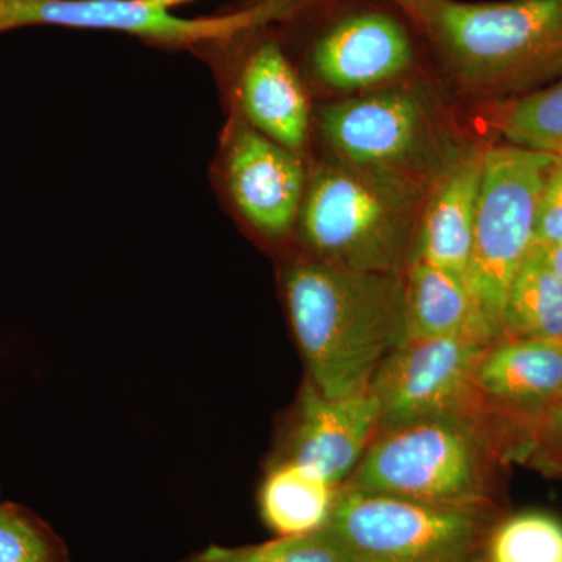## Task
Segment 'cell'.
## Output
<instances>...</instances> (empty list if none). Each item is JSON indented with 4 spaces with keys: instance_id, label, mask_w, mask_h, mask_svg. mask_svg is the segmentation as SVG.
<instances>
[{
    "instance_id": "6da1fadb",
    "label": "cell",
    "mask_w": 562,
    "mask_h": 562,
    "mask_svg": "<svg viewBox=\"0 0 562 562\" xmlns=\"http://www.w3.org/2000/svg\"><path fill=\"white\" fill-rule=\"evenodd\" d=\"M283 286L317 390L331 398L371 390L406 342L405 272L358 271L312 257L288 266Z\"/></svg>"
},
{
    "instance_id": "7a4b0ae2",
    "label": "cell",
    "mask_w": 562,
    "mask_h": 562,
    "mask_svg": "<svg viewBox=\"0 0 562 562\" xmlns=\"http://www.w3.org/2000/svg\"><path fill=\"white\" fill-rule=\"evenodd\" d=\"M420 29L443 76L503 102L562 77V0H425Z\"/></svg>"
},
{
    "instance_id": "3957f363",
    "label": "cell",
    "mask_w": 562,
    "mask_h": 562,
    "mask_svg": "<svg viewBox=\"0 0 562 562\" xmlns=\"http://www.w3.org/2000/svg\"><path fill=\"white\" fill-rule=\"evenodd\" d=\"M432 187L333 157L308 173L297 221L303 243L333 265L405 272Z\"/></svg>"
},
{
    "instance_id": "277c9868",
    "label": "cell",
    "mask_w": 562,
    "mask_h": 562,
    "mask_svg": "<svg viewBox=\"0 0 562 562\" xmlns=\"http://www.w3.org/2000/svg\"><path fill=\"white\" fill-rule=\"evenodd\" d=\"M425 83L409 79L322 106L316 124L333 157L435 184L469 140L441 95Z\"/></svg>"
},
{
    "instance_id": "5b68a950",
    "label": "cell",
    "mask_w": 562,
    "mask_h": 562,
    "mask_svg": "<svg viewBox=\"0 0 562 562\" xmlns=\"http://www.w3.org/2000/svg\"><path fill=\"white\" fill-rule=\"evenodd\" d=\"M482 424L428 417L380 428L347 484L453 508H490Z\"/></svg>"
},
{
    "instance_id": "8992f818",
    "label": "cell",
    "mask_w": 562,
    "mask_h": 562,
    "mask_svg": "<svg viewBox=\"0 0 562 562\" xmlns=\"http://www.w3.org/2000/svg\"><path fill=\"white\" fill-rule=\"evenodd\" d=\"M557 158L509 143L484 147L465 286L494 342L509 286L535 244L543 181Z\"/></svg>"
},
{
    "instance_id": "52a82bcc",
    "label": "cell",
    "mask_w": 562,
    "mask_h": 562,
    "mask_svg": "<svg viewBox=\"0 0 562 562\" xmlns=\"http://www.w3.org/2000/svg\"><path fill=\"white\" fill-rule=\"evenodd\" d=\"M295 13L313 24L305 46L310 72L336 94L414 79L428 46L395 0H301Z\"/></svg>"
},
{
    "instance_id": "ba28073f",
    "label": "cell",
    "mask_w": 562,
    "mask_h": 562,
    "mask_svg": "<svg viewBox=\"0 0 562 562\" xmlns=\"http://www.w3.org/2000/svg\"><path fill=\"white\" fill-rule=\"evenodd\" d=\"M491 508H453L339 487L325 530L346 562H479Z\"/></svg>"
},
{
    "instance_id": "9c48e42d",
    "label": "cell",
    "mask_w": 562,
    "mask_h": 562,
    "mask_svg": "<svg viewBox=\"0 0 562 562\" xmlns=\"http://www.w3.org/2000/svg\"><path fill=\"white\" fill-rule=\"evenodd\" d=\"M491 344L472 336L406 341L371 384L382 409L380 428L428 417H460L480 424L490 403L476 384Z\"/></svg>"
},
{
    "instance_id": "30bf717a",
    "label": "cell",
    "mask_w": 562,
    "mask_h": 562,
    "mask_svg": "<svg viewBox=\"0 0 562 562\" xmlns=\"http://www.w3.org/2000/svg\"><path fill=\"white\" fill-rule=\"evenodd\" d=\"M279 18L272 5H247L225 16L190 20L154 9L146 0H0V33L57 25L128 33L172 47L231 43L243 33L276 24Z\"/></svg>"
},
{
    "instance_id": "8fae6325",
    "label": "cell",
    "mask_w": 562,
    "mask_h": 562,
    "mask_svg": "<svg viewBox=\"0 0 562 562\" xmlns=\"http://www.w3.org/2000/svg\"><path fill=\"white\" fill-rule=\"evenodd\" d=\"M380 419V402L371 390L331 398L308 380L299 395L283 461L341 486L360 464Z\"/></svg>"
},
{
    "instance_id": "7c38bea8",
    "label": "cell",
    "mask_w": 562,
    "mask_h": 562,
    "mask_svg": "<svg viewBox=\"0 0 562 562\" xmlns=\"http://www.w3.org/2000/svg\"><path fill=\"white\" fill-rule=\"evenodd\" d=\"M225 180L244 221L269 239H281L297 227L308 172L302 155L244 127L233 136Z\"/></svg>"
},
{
    "instance_id": "4fadbf2b",
    "label": "cell",
    "mask_w": 562,
    "mask_h": 562,
    "mask_svg": "<svg viewBox=\"0 0 562 562\" xmlns=\"http://www.w3.org/2000/svg\"><path fill=\"white\" fill-rule=\"evenodd\" d=\"M239 102L254 131L295 154L305 151L312 110L279 40L266 36L250 47L239 74Z\"/></svg>"
},
{
    "instance_id": "5bb4252c",
    "label": "cell",
    "mask_w": 562,
    "mask_h": 562,
    "mask_svg": "<svg viewBox=\"0 0 562 562\" xmlns=\"http://www.w3.org/2000/svg\"><path fill=\"white\" fill-rule=\"evenodd\" d=\"M484 147L469 143L436 181L422 211L413 258L430 262L464 281L471 260L479 209Z\"/></svg>"
},
{
    "instance_id": "9a60e30c",
    "label": "cell",
    "mask_w": 562,
    "mask_h": 562,
    "mask_svg": "<svg viewBox=\"0 0 562 562\" xmlns=\"http://www.w3.org/2000/svg\"><path fill=\"white\" fill-rule=\"evenodd\" d=\"M487 403L531 417L562 395V344L535 339H501L491 344L476 371Z\"/></svg>"
},
{
    "instance_id": "2e32d148",
    "label": "cell",
    "mask_w": 562,
    "mask_h": 562,
    "mask_svg": "<svg viewBox=\"0 0 562 562\" xmlns=\"http://www.w3.org/2000/svg\"><path fill=\"white\" fill-rule=\"evenodd\" d=\"M406 341L472 336L494 344L464 281L412 258L405 269Z\"/></svg>"
},
{
    "instance_id": "e0dca14e",
    "label": "cell",
    "mask_w": 562,
    "mask_h": 562,
    "mask_svg": "<svg viewBox=\"0 0 562 562\" xmlns=\"http://www.w3.org/2000/svg\"><path fill=\"white\" fill-rule=\"evenodd\" d=\"M339 487L294 462H277L258 494L262 522L277 536L319 531L330 520Z\"/></svg>"
},
{
    "instance_id": "ac0fdd59",
    "label": "cell",
    "mask_w": 562,
    "mask_h": 562,
    "mask_svg": "<svg viewBox=\"0 0 562 562\" xmlns=\"http://www.w3.org/2000/svg\"><path fill=\"white\" fill-rule=\"evenodd\" d=\"M502 339L562 344V280L539 247L532 246L509 286Z\"/></svg>"
},
{
    "instance_id": "d6986e66",
    "label": "cell",
    "mask_w": 562,
    "mask_h": 562,
    "mask_svg": "<svg viewBox=\"0 0 562 562\" xmlns=\"http://www.w3.org/2000/svg\"><path fill=\"white\" fill-rule=\"evenodd\" d=\"M491 122L509 144L562 155V77L528 94L495 102Z\"/></svg>"
},
{
    "instance_id": "ffe728a7",
    "label": "cell",
    "mask_w": 562,
    "mask_h": 562,
    "mask_svg": "<svg viewBox=\"0 0 562 562\" xmlns=\"http://www.w3.org/2000/svg\"><path fill=\"white\" fill-rule=\"evenodd\" d=\"M479 562H562V522L552 514H514L492 525Z\"/></svg>"
},
{
    "instance_id": "44dd1931",
    "label": "cell",
    "mask_w": 562,
    "mask_h": 562,
    "mask_svg": "<svg viewBox=\"0 0 562 562\" xmlns=\"http://www.w3.org/2000/svg\"><path fill=\"white\" fill-rule=\"evenodd\" d=\"M0 562H70L68 543L27 506L0 502Z\"/></svg>"
},
{
    "instance_id": "7402d4cb",
    "label": "cell",
    "mask_w": 562,
    "mask_h": 562,
    "mask_svg": "<svg viewBox=\"0 0 562 562\" xmlns=\"http://www.w3.org/2000/svg\"><path fill=\"white\" fill-rule=\"evenodd\" d=\"M180 562H346L328 531L277 536L272 541L243 547L211 543Z\"/></svg>"
},
{
    "instance_id": "603a6c76",
    "label": "cell",
    "mask_w": 562,
    "mask_h": 562,
    "mask_svg": "<svg viewBox=\"0 0 562 562\" xmlns=\"http://www.w3.org/2000/svg\"><path fill=\"white\" fill-rule=\"evenodd\" d=\"M558 243H562V155H558L543 181L532 246L546 249Z\"/></svg>"
},
{
    "instance_id": "cb8c5ba5",
    "label": "cell",
    "mask_w": 562,
    "mask_h": 562,
    "mask_svg": "<svg viewBox=\"0 0 562 562\" xmlns=\"http://www.w3.org/2000/svg\"><path fill=\"white\" fill-rule=\"evenodd\" d=\"M532 424L536 425V442L543 457L550 464L562 468V395Z\"/></svg>"
},
{
    "instance_id": "d4e9b609",
    "label": "cell",
    "mask_w": 562,
    "mask_h": 562,
    "mask_svg": "<svg viewBox=\"0 0 562 562\" xmlns=\"http://www.w3.org/2000/svg\"><path fill=\"white\" fill-rule=\"evenodd\" d=\"M279 2V0H249L247 5H254V3H271ZM398 5L405 9L406 13L416 21V24L420 27L422 13H424L425 0H395Z\"/></svg>"
},
{
    "instance_id": "484cf974",
    "label": "cell",
    "mask_w": 562,
    "mask_h": 562,
    "mask_svg": "<svg viewBox=\"0 0 562 562\" xmlns=\"http://www.w3.org/2000/svg\"><path fill=\"white\" fill-rule=\"evenodd\" d=\"M539 249L542 250L547 265H549L552 271L562 280V243L546 247V249L539 247Z\"/></svg>"
},
{
    "instance_id": "4316f807",
    "label": "cell",
    "mask_w": 562,
    "mask_h": 562,
    "mask_svg": "<svg viewBox=\"0 0 562 562\" xmlns=\"http://www.w3.org/2000/svg\"><path fill=\"white\" fill-rule=\"evenodd\" d=\"M150 7L158 10L169 11L173 7H179L181 3L192 2V0H146Z\"/></svg>"
}]
</instances>
